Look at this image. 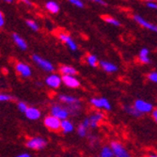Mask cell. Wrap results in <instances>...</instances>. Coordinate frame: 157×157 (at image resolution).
Listing matches in <instances>:
<instances>
[{
  "mask_svg": "<svg viewBox=\"0 0 157 157\" xmlns=\"http://www.w3.org/2000/svg\"><path fill=\"white\" fill-rule=\"evenodd\" d=\"M50 115L58 118L60 121L68 120L70 113L67 109V106H63L59 104H54L50 108Z\"/></svg>",
  "mask_w": 157,
  "mask_h": 157,
  "instance_id": "obj_1",
  "label": "cell"
},
{
  "mask_svg": "<svg viewBox=\"0 0 157 157\" xmlns=\"http://www.w3.org/2000/svg\"><path fill=\"white\" fill-rule=\"evenodd\" d=\"M47 145V141L45 138L41 137V136H33L31 138H29L25 143V146L30 149V150H34V151H40L44 150Z\"/></svg>",
  "mask_w": 157,
  "mask_h": 157,
  "instance_id": "obj_2",
  "label": "cell"
},
{
  "mask_svg": "<svg viewBox=\"0 0 157 157\" xmlns=\"http://www.w3.org/2000/svg\"><path fill=\"white\" fill-rule=\"evenodd\" d=\"M32 59H33L35 64H37L41 70H44V72H46V73L51 74L55 71L54 65L50 61H48L47 59H44L42 56H39V55H36V54L32 55Z\"/></svg>",
  "mask_w": 157,
  "mask_h": 157,
  "instance_id": "obj_3",
  "label": "cell"
},
{
  "mask_svg": "<svg viewBox=\"0 0 157 157\" xmlns=\"http://www.w3.org/2000/svg\"><path fill=\"white\" fill-rule=\"evenodd\" d=\"M56 37H58V39H59L61 42H63V44H64L71 51H74V52L77 51L78 46H77V44H76V42L73 40V38L71 37L68 33L63 32V31H60V32H59L58 34H56Z\"/></svg>",
  "mask_w": 157,
  "mask_h": 157,
  "instance_id": "obj_4",
  "label": "cell"
},
{
  "mask_svg": "<svg viewBox=\"0 0 157 157\" xmlns=\"http://www.w3.org/2000/svg\"><path fill=\"white\" fill-rule=\"evenodd\" d=\"M90 105L98 109H104L106 111H110L112 109V105L110 104V102L108 101V99H106L105 97H100V98H91L90 100Z\"/></svg>",
  "mask_w": 157,
  "mask_h": 157,
  "instance_id": "obj_5",
  "label": "cell"
},
{
  "mask_svg": "<svg viewBox=\"0 0 157 157\" xmlns=\"http://www.w3.org/2000/svg\"><path fill=\"white\" fill-rule=\"evenodd\" d=\"M44 124L50 131H60L61 130V121L52 115L46 116L44 120Z\"/></svg>",
  "mask_w": 157,
  "mask_h": 157,
  "instance_id": "obj_6",
  "label": "cell"
},
{
  "mask_svg": "<svg viewBox=\"0 0 157 157\" xmlns=\"http://www.w3.org/2000/svg\"><path fill=\"white\" fill-rule=\"evenodd\" d=\"M110 147L114 151L115 157H132L130 152L120 141H112L110 143Z\"/></svg>",
  "mask_w": 157,
  "mask_h": 157,
  "instance_id": "obj_7",
  "label": "cell"
},
{
  "mask_svg": "<svg viewBox=\"0 0 157 157\" xmlns=\"http://www.w3.org/2000/svg\"><path fill=\"white\" fill-rule=\"evenodd\" d=\"M134 105L135 107L141 113V114H149V113H151L153 111V105L145 101V100H142V99H137L135 101L134 103Z\"/></svg>",
  "mask_w": 157,
  "mask_h": 157,
  "instance_id": "obj_8",
  "label": "cell"
},
{
  "mask_svg": "<svg viewBox=\"0 0 157 157\" xmlns=\"http://www.w3.org/2000/svg\"><path fill=\"white\" fill-rule=\"evenodd\" d=\"M133 20L135 22H136L142 27H144V28H146V29L151 30L152 32L157 33V25H154V24L151 23L150 21L146 20L145 18H143L141 15H139V14H134V15H133Z\"/></svg>",
  "mask_w": 157,
  "mask_h": 157,
  "instance_id": "obj_9",
  "label": "cell"
},
{
  "mask_svg": "<svg viewBox=\"0 0 157 157\" xmlns=\"http://www.w3.org/2000/svg\"><path fill=\"white\" fill-rule=\"evenodd\" d=\"M45 84L51 89H59L62 82V76L56 74H51L45 78Z\"/></svg>",
  "mask_w": 157,
  "mask_h": 157,
  "instance_id": "obj_10",
  "label": "cell"
},
{
  "mask_svg": "<svg viewBox=\"0 0 157 157\" xmlns=\"http://www.w3.org/2000/svg\"><path fill=\"white\" fill-rule=\"evenodd\" d=\"M15 71L19 75H21L24 78L30 77L32 75L31 67L25 62H17L15 64Z\"/></svg>",
  "mask_w": 157,
  "mask_h": 157,
  "instance_id": "obj_11",
  "label": "cell"
},
{
  "mask_svg": "<svg viewBox=\"0 0 157 157\" xmlns=\"http://www.w3.org/2000/svg\"><path fill=\"white\" fill-rule=\"evenodd\" d=\"M59 100L61 104L66 105V106L71 105H75V104H81V100L79 98L68 94H59Z\"/></svg>",
  "mask_w": 157,
  "mask_h": 157,
  "instance_id": "obj_12",
  "label": "cell"
},
{
  "mask_svg": "<svg viewBox=\"0 0 157 157\" xmlns=\"http://www.w3.org/2000/svg\"><path fill=\"white\" fill-rule=\"evenodd\" d=\"M62 82L68 88L71 89H78L80 87V82L74 75H62Z\"/></svg>",
  "mask_w": 157,
  "mask_h": 157,
  "instance_id": "obj_13",
  "label": "cell"
},
{
  "mask_svg": "<svg viewBox=\"0 0 157 157\" xmlns=\"http://www.w3.org/2000/svg\"><path fill=\"white\" fill-rule=\"evenodd\" d=\"M89 118H90V128H91V129H95V128L98 127L99 123L104 120L105 114L103 112H101V111H98V112H95V113L91 114Z\"/></svg>",
  "mask_w": 157,
  "mask_h": 157,
  "instance_id": "obj_14",
  "label": "cell"
},
{
  "mask_svg": "<svg viewBox=\"0 0 157 157\" xmlns=\"http://www.w3.org/2000/svg\"><path fill=\"white\" fill-rule=\"evenodd\" d=\"M25 115L28 120H30V121H38L41 116V113H40V109H38L37 107L29 106L28 109L26 110V112L25 113Z\"/></svg>",
  "mask_w": 157,
  "mask_h": 157,
  "instance_id": "obj_15",
  "label": "cell"
},
{
  "mask_svg": "<svg viewBox=\"0 0 157 157\" xmlns=\"http://www.w3.org/2000/svg\"><path fill=\"white\" fill-rule=\"evenodd\" d=\"M100 67H101L105 73H108V74H114L118 71V66L116 64L109 62V61H105V60L100 61Z\"/></svg>",
  "mask_w": 157,
  "mask_h": 157,
  "instance_id": "obj_16",
  "label": "cell"
},
{
  "mask_svg": "<svg viewBox=\"0 0 157 157\" xmlns=\"http://www.w3.org/2000/svg\"><path fill=\"white\" fill-rule=\"evenodd\" d=\"M11 37H12V40L14 41V44L17 45V47L19 49H21L22 51L27 50V44H26V41L20 35H18L16 33H13L11 35Z\"/></svg>",
  "mask_w": 157,
  "mask_h": 157,
  "instance_id": "obj_17",
  "label": "cell"
},
{
  "mask_svg": "<svg viewBox=\"0 0 157 157\" xmlns=\"http://www.w3.org/2000/svg\"><path fill=\"white\" fill-rule=\"evenodd\" d=\"M59 73L62 75H77V70L71 65H61L59 67Z\"/></svg>",
  "mask_w": 157,
  "mask_h": 157,
  "instance_id": "obj_18",
  "label": "cell"
},
{
  "mask_svg": "<svg viewBox=\"0 0 157 157\" xmlns=\"http://www.w3.org/2000/svg\"><path fill=\"white\" fill-rule=\"evenodd\" d=\"M138 60L143 64H150V50L148 48H142L138 54Z\"/></svg>",
  "mask_w": 157,
  "mask_h": 157,
  "instance_id": "obj_19",
  "label": "cell"
},
{
  "mask_svg": "<svg viewBox=\"0 0 157 157\" xmlns=\"http://www.w3.org/2000/svg\"><path fill=\"white\" fill-rule=\"evenodd\" d=\"M44 8L48 12H50L52 14H56V13H59V11L60 10L59 5L55 1H52V0H50V1L45 3Z\"/></svg>",
  "mask_w": 157,
  "mask_h": 157,
  "instance_id": "obj_20",
  "label": "cell"
},
{
  "mask_svg": "<svg viewBox=\"0 0 157 157\" xmlns=\"http://www.w3.org/2000/svg\"><path fill=\"white\" fill-rule=\"evenodd\" d=\"M75 130V124L69 121V120H64L61 121V131L64 134H70Z\"/></svg>",
  "mask_w": 157,
  "mask_h": 157,
  "instance_id": "obj_21",
  "label": "cell"
},
{
  "mask_svg": "<svg viewBox=\"0 0 157 157\" xmlns=\"http://www.w3.org/2000/svg\"><path fill=\"white\" fill-rule=\"evenodd\" d=\"M123 110L128 114V115H130L132 117H135V118H140L143 116V114H141L136 107L135 105H124L123 106Z\"/></svg>",
  "mask_w": 157,
  "mask_h": 157,
  "instance_id": "obj_22",
  "label": "cell"
},
{
  "mask_svg": "<svg viewBox=\"0 0 157 157\" xmlns=\"http://www.w3.org/2000/svg\"><path fill=\"white\" fill-rule=\"evenodd\" d=\"M67 109L70 113V116L76 117L82 109V105L81 104H75V105H67Z\"/></svg>",
  "mask_w": 157,
  "mask_h": 157,
  "instance_id": "obj_23",
  "label": "cell"
},
{
  "mask_svg": "<svg viewBox=\"0 0 157 157\" xmlns=\"http://www.w3.org/2000/svg\"><path fill=\"white\" fill-rule=\"evenodd\" d=\"M86 62L92 68H96V67H98V65H100V61H99L98 58L95 55H92V54H89L87 56H86Z\"/></svg>",
  "mask_w": 157,
  "mask_h": 157,
  "instance_id": "obj_24",
  "label": "cell"
},
{
  "mask_svg": "<svg viewBox=\"0 0 157 157\" xmlns=\"http://www.w3.org/2000/svg\"><path fill=\"white\" fill-rule=\"evenodd\" d=\"M100 156L101 157H115L114 151L110 146H104L100 151Z\"/></svg>",
  "mask_w": 157,
  "mask_h": 157,
  "instance_id": "obj_25",
  "label": "cell"
},
{
  "mask_svg": "<svg viewBox=\"0 0 157 157\" xmlns=\"http://www.w3.org/2000/svg\"><path fill=\"white\" fill-rule=\"evenodd\" d=\"M102 19H103L105 23H107V24H109V25H115V26H120V25H121V23H120L117 19H115L114 17H111V16H109V15H104V16H102Z\"/></svg>",
  "mask_w": 157,
  "mask_h": 157,
  "instance_id": "obj_26",
  "label": "cell"
},
{
  "mask_svg": "<svg viewBox=\"0 0 157 157\" xmlns=\"http://www.w3.org/2000/svg\"><path fill=\"white\" fill-rule=\"evenodd\" d=\"M88 130H89V128L86 127L82 122L77 126V129H76L77 134H78V136H79L80 137H86V136H87V135H88Z\"/></svg>",
  "mask_w": 157,
  "mask_h": 157,
  "instance_id": "obj_27",
  "label": "cell"
},
{
  "mask_svg": "<svg viewBox=\"0 0 157 157\" xmlns=\"http://www.w3.org/2000/svg\"><path fill=\"white\" fill-rule=\"evenodd\" d=\"M25 24H26V25L30 28L31 30H33V31H38L39 30V25L37 24V22L36 21H34V20H31V19H27L26 21H25Z\"/></svg>",
  "mask_w": 157,
  "mask_h": 157,
  "instance_id": "obj_28",
  "label": "cell"
},
{
  "mask_svg": "<svg viewBox=\"0 0 157 157\" xmlns=\"http://www.w3.org/2000/svg\"><path fill=\"white\" fill-rule=\"evenodd\" d=\"M17 107H18V110H19L21 113H24V114H25L29 106H28L25 102H22V101H21V102H18V104H17Z\"/></svg>",
  "mask_w": 157,
  "mask_h": 157,
  "instance_id": "obj_29",
  "label": "cell"
},
{
  "mask_svg": "<svg viewBox=\"0 0 157 157\" xmlns=\"http://www.w3.org/2000/svg\"><path fill=\"white\" fill-rule=\"evenodd\" d=\"M68 2H70L72 5L75 6L76 8H79V9H82L84 8V2L83 0H67Z\"/></svg>",
  "mask_w": 157,
  "mask_h": 157,
  "instance_id": "obj_30",
  "label": "cell"
},
{
  "mask_svg": "<svg viewBox=\"0 0 157 157\" xmlns=\"http://www.w3.org/2000/svg\"><path fill=\"white\" fill-rule=\"evenodd\" d=\"M12 100H13V97L10 94H8V93L0 94V101L1 102H10V101H12Z\"/></svg>",
  "mask_w": 157,
  "mask_h": 157,
  "instance_id": "obj_31",
  "label": "cell"
},
{
  "mask_svg": "<svg viewBox=\"0 0 157 157\" xmlns=\"http://www.w3.org/2000/svg\"><path fill=\"white\" fill-rule=\"evenodd\" d=\"M148 79L152 82L157 84V72H151L148 75Z\"/></svg>",
  "mask_w": 157,
  "mask_h": 157,
  "instance_id": "obj_32",
  "label": "cell"
},
{
  "mask_svg": "<svg viewBox=\"0 0 157 157\" xmlns=\"http://www.w3.org/2000/svg\"><path fill=\"white\" fill-rule=\"evenodd\" d=\"M82 123L87 127V128H90V118L87 117V118H85L82 121Z\"/></svg>",
  "mask_w": 157,
  "mask_h": 157,
  "instance_id": "obj_33",
  "label": "cell"
},
{
  "mask_svg": "<svg viewBox=\"0 0 157 157\" xmlns=\"http://www.w3.org/2000/svg\"><path fill=\"white\" fill-rule=\"evenodd\" d=\"M5 25V15H4V13L1 11L0 12V26L3 27Z\"/></svg>",
  "mask_w": 157,
  "mask_h": 157,
  "instance_id": "obj_34",
  "label": "cell"
},
{
  "mask_svg": "<svg viewBox=\"0 0 157 157\" xmlns=\"http://www.w3.org/2000/svg\"><path fill=\"white\" fill-rule=\"evenodd\" d=\"M89 1H91L93 3H97L99 5H102V6H106V2L105 0H89Z\"/></svg>",
  "mask_w": 157,
  "mask_h": 157,
  "instance_id": "obj_35",
  "label": "cell"
},
{
  "mask_svg": "<svg viewBox=\"0 0 157 157\" xmlns=\"http://www.w3.org/2000/svg\"><path fill=\"white\" fill-rule=\"evenodd\" d=\"M147 7L152 10H157V3L156 2H151V3H147Z\"/></svg>",
  "mask_w": 157,
  "mask_h": 157,
  "instance_id": "obj_36",
  "label": "cell"
},
{
  "mask_svg": "<svg viewBox=\"0 0 157 157\" xmlns=\"http://www.w3.org/2000/svg\"><path fill=\"white\" fill-rule=\"evenodd\" d=\"M151 117H152L153 121L157 123V108L153 109V111L151 112Z\"/></svg>",
  "mask_w": 157,
  "mask_h": 157,
  "instance_id": "obj_37",
  "label": "cell"
},
{
  "mask_svg": "<svg viewBox=\"0 0 157 157\" xmlns=\"http://www.w3.org/2000/svg\"><path fill=\"white\" fill-rule=\"evenodd\" d=\"M15 157H31L29 153H26V152H23V153H20L18 155H16Z\"/></svg>",
  "mask_w": 157,
  "mask_h": 157,
  "instance_id": "obj_38",
  "label": "cell"
},
{
  "mask_svg": "<svg viewBox=\"0 0 157 157\" xmlns=\"http://www.w3.org/2000/svg\"><path fill=\"white\" fill-rule=\"evenodd\" d=\"M19 1H22L23 3H25L27 6H32V3H31L30 0H19Z\"/></svg>",
  "mask_w": 157,
  "mask_h": 157,
  "instance_id": "obj_39",
  "label": "cell"
},
{
  "mask_svg": "<svg viewBox=\"0 0 157 157\" xmlns=\"http://www.w3.org/2000/svg\"><path fill=\"white\" fill-rule=\"evenodd\" d=\"M146 157H157V154H155V153H150Z\"/></svg>",
  "mask_w": 157,
  "mask_h": 157,
  "instance_id": "obj_40",
  "label": "cell"
},
{
  "mask_svg": "<svg viewBox=\"0 0 157 157\" xmlns=\"http://www.w3.org/2000/svg\"><path fill=\"white\" fill-rule=\"evenodd\" d=\"M146 3H151V2H155V0H143Z\"/></svg>",
  "mask_w": 157,
  "mask_h": 157,
  "instance_id": "obj_41",
  "label": "cell"
},
{
  "mask_svg": "<svg viewBox=\"0 0 157 157\" xmlns=\"http://www.w3.org/2000/svg\"><path fill=\"white\" fill-rule=\"evenodd\" d=\"M2 1H4V2H7V3H12L13 0H2Z\"/></svg>",
  "mask_w": 157,
  "mask_h": 157,
  "instance_id": "obj_42",
  "label": "cell"
},
{
  "mask_svg": "<svg viewBox=\"0 0 157 157\" xmlns=\"http://www.w3.org/2000/svg\"><path fill=\"white\" fill-rule=\"evenodd\" d=\"M99 157H101V156H99Z\"/></svg>",
  "mask_w": 157,
  "mask_h": 157,
  "instance_id": "obj_43",
  "label": "cell"
}]
</instances>
